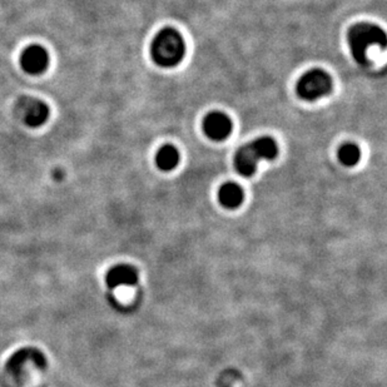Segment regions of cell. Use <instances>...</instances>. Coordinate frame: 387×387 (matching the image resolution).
Listing matches in <instances>:
<instances>
[{
    "label": "cell",
    "mask_w": 387,
    "mask_h": 387,
    "mask_svg": "<svg viewBox=\"0 0 387 387\" xmlns=\"http://www.w3.org/2000/svg\"><path fill=\"white\" fill-rule=\"evenodd\" d=\"M245 193L242 187L237 184H225L219 188V201L225 208L236 210L241 204L243 203Z\"/></svg>",
    "instance_id": "9c48e42d"
},
{
    "label": "cell",
    "mask_w": 387,
    "mask_h": 387,
    "mask_svg": "<svg viewBox=\"0 0 387 387\" xmlns=\"http://www.w3.org/2000/svg\"><path fill=\"white\" fill-rule=\"evenodd\" d=\"M138 280V271L131 265L113 266L106 275V282L109 289H117L122 286H135Z\"/></svg>",
    "instance_id": "ba28073f"
},
{
    "label": "cell",
    "mask_w": 387,
    "mask_h": 387,
    "mask_svg": "<svg viewBox=\"0 0 387 387\" xmlns=\"http://www.w3.org/2000/svg\"><path fill=\"white\" fill-rule=\"evenodd\" d=\"M332 79L322 69H312L305 73L297 83V94L303 100H318L332 92Z\"/></svg>",
    "instance_id": "277c9868"
},
{
    "label": "cell",
    "mask_w": 387,
    "mask_h": 387,
    "mask_svg": "<svg viewBox=\"0 0 387 387\" xmlns=\"http://www.w3.org/2000/svg\"><path fill=\"white\" fill-rule=\"evenodd\" d=\"M278 155V146L271 137H260L247 143L234 155V168L241 176L252 177L261 161H274Z\"/></svg>",
    "instance_id": "6da1fadb"
},
{
    "label": "cell",
    "mask_w": 387,
    "mask_h": 387,
    "mask_svg": "<svg viewBox=\"0 0 387 387\" xmlns=\"http://www.w3.org/2000/svg\"><path fill=\"white\" fill-rule=\"evenodd\" d=\"M186 54L184 36L176 29L164 28L155 36L151 45V56L162 68H173L182 62Z\"/></svg>",
    "instance_id": "7a4b0ae2"
},
{
    "label": "cell",
    "mask_w": 387,
    "mask_h": 387,
    "mask_svg": "<svg viewBox=\"0 0 387 387\" xmlns=\"http://www.w3.org/2000/svg\"><path fill=\"white\" fill-rule=\"evenodd\" d=\"M25 360H32L36 366L42 367V368L47 366V361L43 356L42 352L36 351V349H23L21 351L14 353V356L8 364V368L18 371L21 365L25 362Z\"/></svg>",
    "instance_id": "30bf717a"
},
{
    "label": "cell",
    "mask_w": 387,
    "mask_h": 387,
    "mask_svg": "<svg viewBox=\"0 0 387 387\" xmlns=\"http://www.w3.org/2000/svg\"><path fill=\"white\" fill-rule=\"evenodd\" d=\"M179 163L178 149L170 144L163 146L155 155V164L163 172H169L176 168Z\"/></svg>",
    "instance_id": "8fae6325"
},
{
    "label": "cell",
    "mask_w": 387,
    "mask_h": 387,
    "mask_svg": "<svg viewBox=\"0 0 387 387\" xmlns=\"http://www.w3.org/2000/svg\"><path fill=\"white\" fill-rule=\"evenodd\" d=\"M203 131L212 141H225L232 133V122L222 112H212L204 118Z\"/></svg>",
    "instance_id": "52a82bcc"
},
{
    "label": "cell",
    "mask_w": 387,
    "mask_h": 387,
    "mask_svg": "<svg viewBox=\"0 0 387 387\" xmlns=\"http://www.w3.org/2000/svg\"><path fill=\"white\" fill-rule=\"evenodd\" d=\"M15 114L30 128L42 127L49 118V107L41 99L21 96L15 102Z\"/></svg>",
    "instance_id": "5b68a950"
},
{
    "label": "cell",
    "mask_w": 387,
    "mask_h": 387,
    "mask_svg": "<svg viewBox=\"0 0 387 387\" xmlns=\"http://www.w3.org/2000/svg\"><path fill=\"white\" fill-rule=\"evenodd\" d=\"M349 45L356 63L367 65V52L370 47L379 45L382 49L386 48L387 36L385 30L371 23H360L352 27L349 32Z\"/></svg>",
    "instance_id": "3957f363"
},
{
    "label": "cell",
    "mask_w": 387,
    "mask_h": 387,
    "mask_svg": "<svg viewBox=\"0 0 387 387\" xmlns=\"http://www.w3.org/2000/svg\"><path fill=\"white\" fill-rule=\"evenodd\" d=\"M361 151L353 143H346L338 149V159L346 167H353L360 162Z\"/></svg>",
    "instance_id": "7c38bea8"
},
{
    "label": "cell",
    "mask_w": 387,
    "mask_h": 387,
    "mask_svg": "<svg viewBox=\"0 0 387 387\" xmlns=\"http://www.w3.org/2000/svg\"><path fill=\"white\" fill-rule=\"evenodd\" d=\"M21 65L23 71L28 74H42L49 67V54L42 45H29L21 53Z\"/></svg>",
    "instance_id": "8992f818"
}]
</instances>
